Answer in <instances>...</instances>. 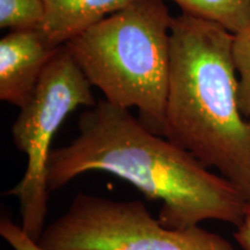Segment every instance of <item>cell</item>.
<instances>
[{
  "label": "cell",
  "instance_id": "1",
  "mask_svg": "<svg viewBox=\"0 0 250 250\" xmlns=\"http://www.w3.org/2000/svg\"><path fill=\"white\" fill-rule=\"evenodd\" d=\"M78 129L73 142L50 154V192L87 171H105L160 201L158 219L166 227L181 229L205 220L237 227L245 219L248 204L229 181L152 132L129 109L102 100L81 112Z\"/></svg>",
  "mask_w": 250,
  "mask_h": 250
},
{
  "label": "cell",
  "instance_id": "2",
  "mask_svg": "<svg viewBox=\"0 0 250 250\" xmlns=\"http://www.w3.org/2000/svg\"><path fill=\"white\" fill-rule=\"evenodd\" d=\"M233 42L211 21L174 18L164 137L218 169L250 206V121L239 105Z\"/></svg>",
  "mask_w": 250,
  "mask_h": 250
},
{
  "label": "cell",
  "instance_id": "3",
  "mask_svg": "<svg viewBox=\"0 0 250 250\" xmlns=\"http://www.w3.org/2000/svg\"><path fill=\"white\" fill-rule=\"evenodd\" d=\"M174 18L164 0H134L66 43L93 87L164 136Z\"/></svg>",
  "mask_w": 250,
  "mask_h": 250
},
{
  "label": "cell",
  "instance_id": "4",
  "mask_svg": "<svg viewBox=\"0 0 250 250\" xmlns=\"http://www.w3.org/2000/svg\"><path fill=\"white\" fill-rule=\"evenodd\" d=\"M92 87L67 45H62L12 126V139L27 155V168L6 195L19 199L21 227L36 242L45 228L50 192L46 177L55 133L77 108L96 104Z\"/></svg>",
  "mask_w": 250,
  "mask_h": 250
},
{
  "label": "cell",
  "instance_id": "5",
  "mask_svg": "<svg viewBox=\"0 0 250 250\" xmlns=\"http://www.w3.org/2000/svg\"><path fill=\"white\" fill-rule=\"evenodd\" d=\"M37 243L45 250H235L204 228H169L142 201H114L79 192L45 226Z\"/></svg>",
  "mask_w": 250,
  "mask_h": 250
},
{
  "label": "cell",
  "instance_id": "6",
  "mask_svg": "<svg viewBox=\"0 0 250 250\" xmlns=\"http://www.w3.org/2000/svg\"><path fill=\"white\" fill-rule=\"evenodd\" d=\"M59 48L41 29L6 34L0 41V100L22 108Z\"/></svg>",
  "mask_w": 250,
  "mask_h": 250
},
{
  "label": "cell",
  "instance_id": "7",
  "mask_svg": "<svg viewBox=\"0 0 250 250\" xmlns=\"http://www.w3.org/2000/svg\"><path fill=\"white\" fill-rule=\"evenodd\" d=\"M45 19L41 31L56 48L87 28L126 7L134 0H43Z\"/></svg>",
  "mask_w": 250,
  "mask_h": 250
},
{
  "label": "cell",
  "instance_id": "8",
  "mask_svg": "<svg viewBox=\"0 0 250 250\" xmlns=\"http://www.w3.org/2000/svg\"><path fill=\"white\" fill-rule=\"evenodd\" d=\"M182 13L211 21L232 34L250 23V0H171Z\"/></svg>",
  "mask_w": 250,
  "mask_h": 250
},
{
  "label": "cell",
  "instance_id": "9",
  "mask_svg": "<svg viewBox=\"0 0 250 250\" xmlns=\"http://www.w3.org/2000/svg\"><path fill=\"white\" fill-rule=\"evenodd\" d=\"M45 19L43 0H0L1 29H41Z\"/></svg>",
  "mask_w": 250,
  "mask_h": 250
},
{
  "label": "cell",
  "instance_id": "10",
  "mask_svg": "<svg viewBox=\"0 0 250 250\" xmlns=\"http://www.w3.org/2000/svg\"><path fill=\"white\" fill-rule=\"evenodd\" d=\"M233 57L239 78V105L250 121V23L234 34Z\"/></svg>",
  "mask_w": 250,
  "mask_h": 250
},
{
  "label": "cell",
  "instance_id": "11",
  "mask_svg": "<svg viewBox=\"0 0 250 250\" xmlns=\"http://www.w3.org/2000/svg\"><path fill=\"white\" fill-rule=\"evenodd\" d=\"M0 235L13 250H45L24 232L21 225L6 217L0 220Z\"/></svg>",
  "mask_w": 250,
  "mask_h": 250
},
{
  "label": "cell",
  "instance_id": "12",
  "mask_svg": "<svg viewBox=\"0 0 250 250\" xmlns=\"http://www.w3.org/2000/svg\"><path fill=\"white\" fill-rule=\"evenodd\" d=\"M237 230L234 233V239L239 243L242 250H250V206L247 208L245 219L239 226Z\"/></svg>",
  "mask_w": 250,
  "mask_h": 250
}]
</instances>
